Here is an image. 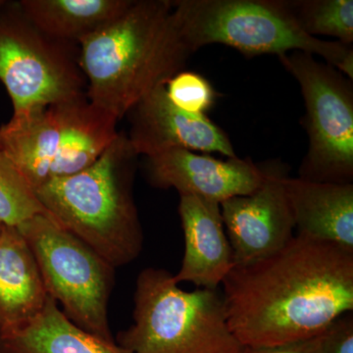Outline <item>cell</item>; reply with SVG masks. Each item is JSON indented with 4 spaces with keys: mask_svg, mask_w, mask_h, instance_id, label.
I'll return each mask as SVG.
<instances>
[{
    "mask_svg": "<svg viewBox=\"0 0 353 353\" xmlns=\"http://www.w3.org/2000/svg\"><path fill=\"white\" fill-rule=\"evenodd\" d=\"M232 333L245 348L307 340L353 311V252L296 234L277 252L236 265L222 283Z\"/></svg>",
    "mask_w": 353,
    "mask_h": 353,
    "instance_id": "cell-1",
    "label": "cell"
},
{
    "mask_svg": "<svg viewBox=\"0 0 353 353\" xmlns=\"http://www.w3.org/2000/svg\"><path fill=\"white\" fill-rule=\"evenodd\" d=\"M78 46L88 101L118 121L145 94L183 71L194 54L173 0H132L122 15Z\"/></svg>",
    "mask_w": 353,
    "mask_h": 353,
    "instance_id": "cell-2",
    "label": "cell"
},
{
    "mask_svg": "<svg viewBox=\"0 0 353 353\" xmlns=\"http://www.w3.org/2000/svg\"><path fill=\"white\" fill-rule=\"evenodd\" d=\"M138 157L120 132L88 168L34 190L50 217L115 269L138 259L143 248L132 192Z\"/></svg>",
    "mask_w": 353,
    "mask_h": 353,
    "instance_id": "cell-3",
    "label": "cell"
},
{
    "mask_svg": "<svg viewBox=\"0 0 353 353\" xmlns=\"http://www.w3.org/2000/svg\"><path fill=\"white\" fill-rule=\"evenodd\" d=\"M174 12L192 52L219 43L246 57L301 51L353 80V48L309 36L301 29L288 0H173Z\"/></svg>",
    "mask_w": 353,
    "mask_h": 353,
    "instance_id": "cell-4",
    "label": "cell"
},
{
    "mask_svg": "<svg viewBox=\"0 0 353 353\" xmlns=\"http://www.w3.org/2000/svg\"><path fill=\"white\" fill-rule=\"evenodd\" d=\"M132 324L116 343L132 353H245L228 325L220 289L187 292L170 271L143 269Z\"/></svg>",
    "mask_w": 353,
    "mask_h": 353,
    "instance_id": "cell-5",
    "label": "cell"
},
{
    "mask_svg": "<svg viewBox=\"0 0 353 353\" xmlns=\"http://www.w3.org/2000/svg\"><path fill=\"white\" fill-rule=\"evenodd\" d=\"M118 123L85 94L12 116L0 127V152L36 190L94 163L120 134Z\"/></svg>",
    "mask_w": 353,
    "mask_h": 353,
    "instance_id": "cell-6",
    "label": "cell"
},
{
    "mask_svg": "<svg viewBox=\"0 0 353 353\" xmlns=\"http://www.w3.org/2000/svg\"><path fill=\"white\" fill-rule=\"evenodd\" d=\"M0 82L12 101V116L78 99L87 88L78 44L46 36L19 2L6 0H0Z\"/></svg>",
    "mask_w": 353,
    "mask_h": 353,
    "instance_id": "cell-7",
    "label": "cell"
},
{
    "mask_svg": "<svg viewBox=\"0 0 353 353\" xmlns=\"http://www.w3.org/2000/svg\"><path fill=\"white\" fill-rule=\"evenodd\" d=\"M29 243L48 296L67 318L88 333L115 343L108 303L115 268L48 215L17 228Z\"/></svg>",
    "mask_w": 353,
    "mask_h": 353,
    "instance_id": "cell-8",
    "label": "cell"
},
{
    "mask_svg": "<svg viewBox=\"0 0 353 353\" xmlns=\"http://www.w3.org/2000/svg\"><path fill=\"white\" fill-rule=\"evenodd\" d=\"M279 60L299 83L305 104L309 143L299 178L352 183V81L309 53L294 51Z\"/></svg>",
    "mask_w": 353,
    "mask_h": 353,
    "instance_id": "cell-9",
    "label": "cell"
},
{
    "mask_svg": "<svg viewBox=\"0 0 353 353\" xmlns=\"http://www.w3.org/2000/svg\"><path fill=\"white\" fill-rule=\"evenodd\" d=\"M262 168L263 180L254 192L220 203L234 266L269 256L282 250L296 236V225L284 187L287 168L275 161L264 163Z\"/></svg>",
    "mask_w": 353,
    "mask_h": 353,
    "instance_id": "cell-10",
    "label": "cell"
},
{
    "mask_svg": "<svg viewBox=\"0 0 353 353\" xmlns=\"http://www.w3.org/2000/svg\"><path fill=\"white\" fill-rule=\"evenodd\" d=\"M127 138L139 155L150 157L175 148L236 157L224 130L206 115L185 112L172 103L165 85L145 94L127 114Z\"/></svg>",
    "mask_w": 353,
    "mask_h": 353,
    "instance_id": "cell-11",
    "label": "cell"
},
{
    "mask_svg": "<svg viewBox=\"0 0 353 353\" xmlns=\"http://www.w3.org/2000/svg\"><path fill=\"white\" fill-rule=\"evenodd\" d=\"M146 178L157 189H175L222 203L252 194L263 180L262 165L250 158L218 159L189 150L175 148L145 157Z\"/></svg>",
    "mask_w": 353,
    "mask_h": 353,
    "instance_id": "cell-12",
    "label": "cell"
},
{
    "mask_svg": "<svg viewBox=\"0 0 353 353\" xmlns=\"http://www.w3.org/2000/svg\"><path fill=\"white\" fill-rule=\"evenodd\" d=\"M179 215L185 238V252L178 284L190 283L201 289H220L234 267V253L225 230L220 203L182 194Z\"/></svg>",
    "mask_w": 353,
    "mask_h": 353,
    "instance_id": "cell-13",
    "label": "cell"
},
{
    "mask_svg": "<svg viewBox=\"0 0 353 353\" xmlns=\"http://www.w3.org/2000/svg\"><path fill=\"white\" fill-rule=\"evenodd\" d=\"M50 296L29 243L3 225L0 236V336L24 328L41 314Z\"/></svg>",
    "mask_w": 353,
    "mask_h": 353,
    "instance_id": "cell-14",
    "label": "cell"
},
{
    "mask_svg": "<svg viewBox=\"0 0 353 353\" xmlns=\"http://www.w3.org/2000/svg\"><path fill=\"white\" fill-rule=\"evenodd\" d=\"M297 234L353 252V183L312 182L285 176Z\"/></svg>",
    "mask_w": 353,
    "mask_h": 353,
    "instance_id": "cell-15",
    "label": "cell"
},
{
    "mask_svg": "<svg viewBox=\"0 0 353 353\" xmlns=\"http://www.w3.org/2000/svg\"><path fill=\"white\" fill-rule=\"evenodd\" d=\"M1 353H132L81 329L50 296L41 314L24 328L0 336Z\"/></svg>",
    "mask_w": 353,
    "mask_h": 353,
    "instance_id": "cell-16",
    "label": "cell"
},
{
    "mask_svg": "<svg viewBox=\"0 0 353 353\" xmlns=\"http://www.w3.org/2000/svg\"><path fill=\"white\" fill-rule=\"evenodd\" d=\"M23 12L50 38L80 43L131 6L132 0H20Z\"/></svg>",
    "mask_w": 353,
    "mask_h": 353,
    "instance_id": "cell-17",
    "label": "cell"
},
{
    "mask_svg": "<svg viewBox=\"0 0 353 353\" xmlns=\"http://www.w3.org/2000/svg\"><path fill=\"white\" fill-rule=\"evenodd\" d=\"M294 18L309 36H327L353 43L352 0H288Z\"/></svg>",
    "mask_w": 353,
    "mask_h": 353,
    "instance_id": "cell-18",
    "label": "cell"
},
{
    "mask_svg": "<svg viewBox=\"0 0 353 353\" xmlns=\"http://www.w3.org/2000/svg\"><path fill=\"white\" fill-rule=\"evenodd\" d=\"M41 214L50 216L15 165L0 152V223L18 228Z\"/></svg>",
    "mask_w": 353,
    "mask_h": 353,
    "instance_id": "cell-19",
    "label": "cell"
},
{
    "mask_svg": "<svg viewBox=\"0 0 353 353\" xmlns=\"http://www.w3.org/2000/svg\"><path fill=\"white\" fill-rule=\"evenodd\" d=\"M172 103L188 113L206 115L217 99L208 79L196 72H179L165 85Z\"/></svg>",
    "mask_w": 353,
    "mask_h": 353,
    "instance_id": "cell-20",
    "label": "cell"
},
{
    "mask_svg": "<svg viewBox=\"0 0 353 353\" xmlns=\"http://www.w3.org/2000/svg\"><path fill=\"white\" fill-rule=\"evenodd\" d=\"M318 353H353V315L334 319L317 336Z\"/></svg>",
    "mask_w": 353,
    "mask_h": 353,
    "instance_id": "cell-21",
    "label": "cell"
},
{
    "mask_svg": "<svg viewBox=\"0 0 353 353\" xmlns=\"http://www.w3.org/2000/svg\"><path fill=\"white\" fill-rule=\"evenodd\" d=\"M245 353H318L317 336L270 347L245 348Z\"/></svg>",
    "mask_w": 353,
    "mask_h": 353,
    "instance_id": "cell-22",
    "label": "cell"
},
{
    "mask_svg": "<svg viewBox=\"0 0 353 353\" xmlns=\"http://www.w3.org/2000/svg\"><path fill=\"white\" fill-rule=\"evenodd\" d=\"M2 229H3V225L0 223V236H1Z\"/></svg>",
    "mask_w": 353,
    "mask_h": 353,
    "instance_id": "cell-23",
    "label": "cell"
},
{
    "mask_svg": "<svg viewBox=\"0 0 353 353\" xmlns=\"http://www.w3.org/2000/svg\"><path fill=\"white\" fill-rule=\"evenodd\" d=\"M0 353H1V352H0Z\"/></svg>",
    "mask_w": 353,
    "mask_h": 353,
    "instance_id": "cell-24",
    "label": "cell"
}]
</instances>
